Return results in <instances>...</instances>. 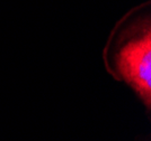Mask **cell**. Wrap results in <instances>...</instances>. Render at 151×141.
Returning a JSON list of instances; mask_svg holds the SVG:
<instances>
[{"label": "cell", "instance_id": "1", "mask_svg": "<svg viewBox=\"0 0 151 141\" xmlns=\"http://www.w3.org/2000/svg\"><path fill=\"white\" fill-rule=\"evenodd\" d=\"M107 71L151 108V26L149 13L127 16L112 31L104 50Z\"/></svg>", "mask_w": 151, "mask_h": 141}]
</instances>
